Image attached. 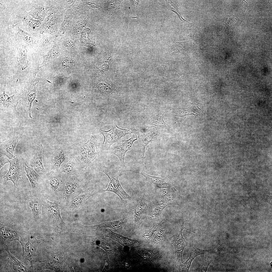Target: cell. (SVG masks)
Returning a JSON list of instances; mask_svg holds the SVG:
<instances>
[{
  "label": "cell",
  "mask_w": 272,
  "mask_h": 272,
  "mask_svg": "<svg viewBox=\"0 0 272 272\" xmlns=\"http://www.w3.org/2000/svg\"><path fill=\"white\" fill-rule=\"evenodd\" d=\"M134 253L141 263L147 267L168 271L169 267L168 247L158 248L148 246L137 247Z\"/></svg>",
  "instance_id": "1"
},
{
  "label": "cell",
  "mask_w": 272,
  "mask_h": 272,
  "mask_svg": "<svg viewBox=\"0 0 272 272\" xmlns=\"http://www.w3.org/2000/svg\"><path fill=\"white\" fill-rule=\"evenodd\" d=\"M138 130L134 127L122 129L118 127L116 124L108 131L99 130L100 132L104 136V139L102 144L101 149L107 150L114 143L118 142L124 137L132 133H136Z\"/></svg>",
  "instance_id": "2"
},
{
  "label": "cell",
  "mask_w": 272,
  "mask_h": 272,
  "mask_svg": "<svg viewBox=\"0 0 272 272\" xmlns=\"http://www.w3.org/2000/svg\"><path fill=\"white\" fill-rule=\"evenodd\" d=\"M10 166L6 174L3 176V187H5L7 182L12 181L15 187L19 180L22 177L25 170V163L24 160L19 156L15 157L9 161Z\"/></svg>",
  "instance_id": "3"
},
{
  "label": "cell",
  "mask_w": 272,
  "mask_h": 272,
  "mask_svg": "<svg viewBox=\"0 0 272 272\" xmlns=\"http://www.w3.org/2000/svg\"><path fill=\"white\" fill-rule=\"evenodd\" d=\"M103 172L109 178L110 182L107 188L101 190V192L108 191L114 193L119 197L122 203L124 202L125 200L131 198V196L124 190L119 182V172L107 168L104 169Z\"/></svg>",
  "instance_id": "4"
},
{
  "label": "cell",
  "mask_w": 272,
  "mask_h": 272,
  "mask_svg": "<svg viewBox=\"0 0 272 272\" xmlns=\"http://www.w3.org/2000/svg\"><path fill=\"white\" fill-rule=\"evenodd\" d=\"M188 221L186 220L182 222L178 235L175 237L172 242V244L174 246L175 250V264L176 271H181L184 265L182 258L183 252L184 248L188 244L187 242L183 236V230L184 229H186L195 233L185 227L184 225L185 222Z\"/></svg>",
  "instance_id": "5"
},
{
  "label": "cell",
  "mask_w": 272,
  "mask_h": 272,
  "mask_svg": "<svg viewBox=\"0 0 272 272\" xmlns=\"http://www.w3.org/2000/svg\"><path fill=\"white\" fill-rule=\"evenodd\" d=\"M168 222L161 221L159 226L154 234L150 243V246L158 248L168 247L173 239L170 237Z\"/></svg>",
  "instance_id": "6"
},
{
  "label": "cell",
  "mask_w": 272,
  "mask_h": 272,
  "mask_svg": "<svg viewBox=\"0 0 272 272\" xmlns=\"http://www.w3.org/2000/svg\"><path fill=\"white\" fill-rule=\"evenodd\" d=\"M37 71H35L30 75L29 78L25 85L24 90L21 95V98L25 106L29 112V116L31 119H33L30 115V109L32 102L37 94L36 89L35 86L39 82L38 78L36 77Z\"/></svg>",
  "instance_id": "7"
},
{
  "label": "cell",
  "mask_w": 272,
  "mask_h": 272,
  "mask_svg": "<svg viewBox=\"0 0 272 272\" xmlns=\"http://www.w3.org/2000/svg\"><path fill=\"white\" fill-rule=\"evenodd\" d=\"M137 139L136 134H133L132 137L128 140H121L118 142L116 146L110 148L107 150L109 154L114 155L119 158L121 166L125 167L124 158L126 152L131 150L133 142Z\"/></svg>",
  "instance_id": "8"
},
{
  "label": "cell",
  "mask_w": 272,
  "mask_h": 272,
  "mask_svg": "<svg viewBox=\"0 0 272 272\" xmlns=\"http://www.w3.org/2000/svg\"><path fill=\"white\" fill-rule=\"evenodd\" d=\"M19 241L22 247L23 257L28 260L32 266L37 248L40 242L32 236L21 237Z\"/></svg>",
  "instance_id": "9"
},
{
  "label": "cell",
  "mask_w": 272,
  "mask_h": 272,
  "mask_svg": "<svg viewBox=\"0 0 272 272\" xmlns=\"http://www.w3.org/2000/svg\"><path fill=\"white\" fill-rule=\"evenodd\" d=\"M106 234L107 237L112 239L123 246L137 248L149 246L139 241L125 237L110 229L106 230Z\"/></svg>",
  "instance_id": "10"
},
{
  "label": "cell",
  "mask_w": 272,
  "mask_h": 272,
  "mask_svg": "<svg viewBox=\"0 0 272 272\" xmlns=\"http://www.w3.org/2000/svg\"><path fill=\"white\" fill-rule=\"evenodd\" d=\"M147 202L143 197L138 198L134 205L133 209L134 210V225L132 231H134L139 227L143 216L147 208Z\"/></svg>",
  "instance_id": "11"
},
{
  "label": "cell",
  "mask_w": 272,
  "mask_h": 272,
  "mask_svg": "<svg viewBox=\"0 0 272 272\" xmlns=\"http://www.w3.org/2000/svg\"><path fill=\"white\" fill-rule=\"evenodd\" d=\"M21 137L19 136H14L0 144V153L7 156L10 160L15 157L14 153L16 146Z\"/></svg>",
  "instance_id": "12"
},
{
  "label": "cell",
  "mask_w": 272,
  "mask_h": 272,
  "mask_svg": "<svg viewBox=\"0 0 272 272\" xmlns=\"http://www.w3.org/2000/svg\"><path fill=\"white\" fill-rule=\"evenodd\" d=\"M161 198L163 203L170 204H177L180 197V193L174 188L169 187L160 188Z\"/></svg>",
  "instance_id": "13"
},
{
  "label": "cell",
  "mask_w": 272,
  "mask_h": 272,
  "mask_svg": "<svg viewBox=\"0 0 272 272\" xmlns=\"http://www.w3.org/2000/svg\"><path fill=\"white\" fill-rule=\"evenodd\" d=\"M43 146L41 144L37 151L30 162V166L33 168L40 176L45 174L46 170L43 166L42 155Z\"/></svg>",
  "instance_id": "14"
},
{
  "label": "cell",
  "mask_w": 272,
  "mask_h": 272,
  "mask_svg": "<svg viewBox=\"0 0 272 272\" xmlns=\"http://www.w3.org/2000/svg\"><path fill=\"white\" fill-rule=\"evenodd\" d=\"M190 245L191 248L190 255L184 264L182 272L189 271L193 260L197 256L200 255L214 252L213 248L208 250H202L197 248L192 243Z\"/></svg>",
  "instance_id": "15"
},
{
  "label": "cell",
  "mask_w": 272,
  "mask_h": 272,
  "mask_svg": "<svg viewBox=\"0 0 272 272\" xmlns=\"http://www.w3.org/2000/svg\"><path fill=\"white\" fill-rule=\"evenodd\" d=\"M21 19L24 26L30 32L34 33L40 31L42 25V21L33 19L26 12L22 14Z\"/></svg>",
  "instance_id": "16"
},
{
  "label": "cell",
  "mask_w": 272,
  "mask_h": 272,
  "mask_svg": "<svg viewBox=\"0 0 272 272\" xmlns=\"http://www.w3.org/2000/svg\"><path fill=\"white\" fill-rule=\"evenodd\" d=\"M161 221L152 222L147 225L142 231L141 237L143 242L148 245L158 229ZM150 246V245H149Z\"/></svg>",
  "instance_id": "17"
},
{
  "label": "cell",
  "mask_w": 272,
  "mask_h": 272,
  "mask_svg": "<svg viewBox=\"0 0 272 272\" xmlns=\"http://www.w3.org/2000/svg\"><path fill=\"white\" fill-rule=\"evenodd\" d=\"M16 85L13 96H9L6 94L5 93L4 88V93L1 94L0 96V103L2 104L3 106L5 107L12 106L13 108L14 112L16 111V107L18 103L19 100L21 98V95L16 91Z\"/></svg>",
  "instance_id": "18"
},
{
  "label": "cell",
  "mask_w": 272,
  "mask_h": 272,
  "mask_svg": "<svg viewBox=\"0 0 272 272\" xmlns=\"http://www.w3.org/2000/svg\"><path fill=\"white\" fill-rule=\"evenodd\" d=\"M0 232L1 238L5 244H9L15 240L19 241V237L13 229L0 223Z\"/></svg>",
  "instance_id": "19"
},
{
  "label": "cell",
  "mask_w": 272,
  "mask_h": 272,
  "mask_svg": "<svg viewBox=\"0 0 272 272\" xmlns=\"http://www.w3.org/2000/svg\"><path fill=\"white\" fill-rule=\"evenodd\" d=\"M66 158L65 151L64 148L61 147L55 151L52 154L51 157L53 168L57 171H58Z\"/></svg>",
  "instance_id": "20"
},
{
  "label": "cell",
  "mask_w": 272,
  "mask_h": 272,
  "mask_svg": "<svg viewBox=\"0 0 272 272\" xmlns=\"http://www.w3.org/2000/svg\"><path fill=\"white\" fill-rule=\"evenodd\" d=\"M97 143L96 140L91 135L90 140L87 143H83L86 149L88 158L91 162L96 158L97 156L98 152Z\"/></svg>",
  "instance_id": "21"
},
{
  "label": "cell",
  "mask_w": 272,
  "mask_h": 272,
  "mask_svg": "<svg viewBox=\"0 0 272 272\" xmlns=\"http://www.w3.org/2000/svg\"><path fill=\"white\" fill-rule=\"evenodd\" d=\"M46 205L47 212L49 215L61 224H64L60 215V206L55 202L48 200L46 201Z\"/></svg>",
  "instance_id": "22"
},
{
  "label": "cell",
  "mask_w": 272,
  "mask_h": 272,
  "mask_svg": "<svg viewBox=\"0 0 272 272\" xmlns=\"http://www.w3.org/2000/svg\"><path fill=\"white\" fill-rule=\"evenodd\" d=\"M127 171L133 172L143 175L146 178L147 181L157 185V186L159 188H166L169 187H170L169 184L166 182L162 178L148 175L145 173L142 170L139 171H133L130 170Z\"/></svg>",
  "instance_id": "23"
},
{
  "label": "cell",
  "mask_w": 272,
  "mask_h": 272,
  "mask_svg": "<svg viewBox=\"0 0 272 272\" xmlns=\"http://www.w3.org/2000/svg\"><path fill=\"white\" fill-rule=\"evenodd\" d=\"M125 219L122 218L115 221L102 223L93 225L84 226L87 228L98 229L104 228L118 229L121 227L125 224Z\"/></svg>",
  "instance_id": "24"
},
{
  "label": "cell",
  "mask_w": 272,
  "mask_h": 272,
  "mask_svg": "<svg viewBox=\"0 0 272 272\" xmlns=\"http://www.w3.org/2000/svg\"><path fill=\"white\" fill-rule=\"evenodd\" d=\"M28 205L34 218L39 219L41 214V208L43 206L41 200L37 197H32L29 199Z\"/></svg>",
  "instance_id": "25"
},
{
  "label": "cell",
  "mask_w": 272,
  "mask_h": 272,
  "mask_svg": "<svg viewBox=\"0 0 272 272\" xmlns=\"http://www.w3.org/2000/svg\"><path fill=\"white\" fill-rule=\"evenodd\" d=\"M25 170L26 175L30 183L33 190L36 189L38 181L39 179L40 175L31 166L25 164Z\"/></svg>",
  "instance_id": "26"
},
{
  "label": "cell",
  "mask_w": 272,
  "mask_h": 272,
  "mask_svg": "<svg viewBox=\"0 0 272 272\" xmlns=\"http://www.w3.org/2000/svg\"><path fill=\"white\" fill-rule=\"evenodd\" d=\"M17 50V61L21 69L23 70L28 66V61L26 57L27 51L23 45L18 47Z\"/></svg>",
  "instance_id": "27"
},
{
  "label": "cell",
  "mask_w": 272,
  "mask_h": 272,
  "mask_svg": "<svg viewBox=\"0 0 272 272\" xmlns=\"http://www.w3.org/2000/svg\"><path fill=\"white\" fill-rule=\"evenodd\" d=\"M78 156L82 168L86 169L91 162L89 160L86 149L83 144L78 146Z\"/></svg>",
  "instance_id": "28"
},
{
  "label": "cell",
  "mask_w": 272,
  "mask_h": 272,
  "mask_svg": "<svg viewBox=\"0 0 272 272\" xmlns=\"http://www.w3.org/2000/svg\"><path fill=\"white\" fill-rule=\"evenodd\" d=\"M45 9L44 7L38 5L34 7L30 12H27V13L33 19L42 21L46 12Z\"/></svg>",
  "instance_id": "29"
},
{
  "label": "cell",
  "mask_w": 272,
  "mask_h": 272,
  "mask_svg": "<svg viewBox=\"0 0 272 272\" xmlns=\"http://www.w3.org/2000/svg\"><path fill=\"white\" fill-rule=\"evenodd\" d=\"M138 138L139 142L143 147V153L142 157L144 156L145 150L146 146L151 142L155 139V136L157 135V134L153 132L146 134H142L138 131Z\"/></svg>",
  "instance_id": "30"
},
{
  "label": "cell",
  "mask_w": 272,
  "mask_h": 272,
  "mask_svg": "<svg viewBox=\"0 0 272 272\" xmlns=\"http://www.w3.org/2000/svg\"><path fill=\"white\" fill-rule=\"evenodd\" d=\"M77 164L75 159L72 157L61 167L60 169L65 173L71 174H73L77 167Z\"/></svg>",
  "instance_id": "31"
},
{
  "label": "cell",
  "mask_w": 272,
  "mask_h": 272,
  "mask_svg": "<svg viewBox=\"0 0 272 272\" xmlns=\"http://www.w3.org/2000/svg\"><path fill=\"white\" fill-rule=\"evenodd\" d=\"M6 251L8 252L9 257L12 263L14 269L16 271H26V268L9 252L8 248H6Z\"/></svg>",
  "instance_id": "32"
},
{
  "label": "cell",
  "mask_w": 272,
  "mask_h": 272,
  "mask_svg": "<svg viewBox=\"0 0 272 272\" xmlns=\"http://www.w3.org/2000/svg\"><path fill=\"white\" fill-rule=\"evenodd\" d=\"M89 243L92 245L100 247L107 252H111L113 250L112 247L110 244L100 239H93Z\"/></svg>",
  "instance_id": "33"
},
{
  "label": "cell",
  "mask_w": 272,
  "mask_h": 272,
  "mask_svg": "<svg viewBox=\"0 0 272 272\" xmlns=\"http://www.w3.org/2000/svg\"><path fill=\"white\" fill-rule=\"evenodd\" d=\"M168 205L166 203H163L155 207L149 216L150 220H154L156 219L160 215L163 209Z\"/></svg>",
  "instance_id": "34"
},
{
  "label": "cell",
  "mask_w": 272,
  "mask_h": 272,
  "mask_svg": "<svg viewBox=\"0 0 272 272\" xmlns=\"http://www.w3.org/2000/svg\"><path fill=\"white\" fill-rule=\"evenodd\" d=\"M18 32L20 37L24 42L27 44L32 46L34 44L31 34L18 27Z\"/></svg>",
  "instance_id": "35"
},
{
  "label": "cell",
  "mask_w": 272,
  "mask_h": 272,
  "mask_svg": "<svg viewBox=\"0 0 272 272\" xmlns=\"http://www.w3.org/2000/svg\"><path fill=\"white\" fill-rule=\"evenodd\" d=\"M204 254L202 258L200 267L198 270L199 272H206L209 266L213 261L210 253Z\"/></svg>",
  "instance_id": "36"
},
{
  "label": "cell",
  "mask_w": 272,
  "mask_h": 272,
  "mask_svg": "<svg viewBox=\"0 0 272 272\" xmlns=\"http://www.w3.org/2000/svg\"><path fill=\"white\" fill-rule=\"evenodd\" d=\"M164 113L163 112L156 116L152 120L151 125L163 127L167 128L169 126L165 123L163 119Z\"/></svg>",
  "instance_id": "37"
},
{
  "label": "cell",
  "mask_w": 272,
  "mask_h": 272,
  "mask_svg": "<svg viewBox=\"0 0 272 272\" xmlns=\"http://www.w3.org/2000/svg\"><path fill=\"white\" fill-rule=\"evenodd\" d=\"M186 42H176L174 46L171 48L169 55L174 53L180 52L184 53L186 51L185 48V43Z\"/></svg>",
  "instance_id": "38"
},
{
  "label": "cell",
  "mask_w": 272,
  "mask_h": 272,
  "mask_svg": "<svg viewBox=\"0 0 272 272\" xmlns=\"http://www.w3.org/2000/svg\"><path fill=\"white\" fill-rule=\"evenodd\" d=\"M173 115L175 116H178L180 117H183L190 114H193L197 116L196 114H197L194 111L191 110H189L186 108L175 109L173 110Z\"/></svg>",
  "instance_id": "39"
},
{
  "label": "cell",
  "mask_w": 272,
  "mask_h": 272,
  "mask_svg": "<svg viewBox=\"0 0 272 272\" xmlns=\"http://www.w3.org/2000/svg\"><path fill=\"white\" fill-rule=\"evenodd\" d=\"M49 36L44 35L42 39L38 41V44L40 48L42 50L46 49L52 42V39Z\"/></svg>",
  "instance_id": "40"
},
{
  "label": "cell",
  "mask_w": 272,
  "mask_h": 272,
  "mask_svg": "<svg viewBox=\"0 0 272 272\" xmlns=\"http://www.w3.org/2000/svg\"><path fill=\"white\" fill-rule=\"evenodd\" d=\"M166 3L169 8L171 10L175 13L178 16L180 20V23L182 21V19L185 21L187 22V21L184 19L182 16V15L180 12L179 10V8L178 6L173 1L166 0L165 1Z\"/></svg>",
  "instance_id": "41"
},
{
  "label": "cell",
  "mask_w": 272,
  "mask_h": 272,
  "mask_svg": "<svg viewBox=\"0 0 272 272\" xmlns=\"http://www.w3.org/2000/svg\"><path fill=\"white\" fill-rule=\"evenodd\" d=\"M48 184L49 188L53 192L56 191L59 188V182L55 176L51 177L49 179Z\"/></svg>",
  "instance_id": "42"
},
{
  "label": "cell",
  "mask_w": 272,
  "mask_h": 272,
  "mask_svg": "<svg viewBox=\"0 0 272 272\" xmlns=\"http://www.w3.org/2000/svg\"><path fill=\"white\" fill-rule=\"evenodd\" d=\"M77 187V184L72 181H70L66 183L64 194L67 196H70L74 192Z\"/></svg>",
  "instance_id": "43"
},
{
  "label": "cell",
  "mask_w": 272,
  "mask_h": 272,
  "mask_svg": "<svg viewBox=\"0 0 272 272\" xmlns=\"http://www.w3.org/2000/svg\"><path fill=\"white\" fill-rule=\"evenodd\" d=\"M0 169L6 164L9 163L10 159L6 156L0 153Z\"/></svg>",
  "instance_id": "44"
},
{
  "label": "cell",
  "mask_w": 272,
  "mask_h": 272,
  "mask_svg": "<svg viewBox=\"0 0 272 272\" xmlns=\"http://www.w3.org/2000/svg\"><path fill=\"white\" fill-rule=\"evenodd\" d=\"M83 200V197L81 196L77 197L73 201L72 205L73 208L77 207L80 205Z\"/></svg>",
  "instance_id": "45"
},
{
  "label": "cell",
  "mask_w": 272,
  "mask_h": 272,
  "mask_svg": "<svg viewBox=\"0 0 272 272\" xmlns=\"http://www.w3.org/2000/svg\"><path fill=\"white\" fill-rule=\"evenodd\" d=\"M264 198L266 201L269 204H271L272 197L271 196L265 195Z\"/></svg>",
  "instance_id": "46"
},
{
  "label": "cell",
  "mask_w": 272,
  "mask_h": 272,
  "mask_svg": "<svg viewBox=\"0 0 272 272\" xmlns=\"http://www.w3.org/2000/svg\"><path fill=\"white\" fill-rule=\"evenodd\" d=\"M0 11H2L4 10L5 9V7L4 5H3V4H1V3H0Z\"/></svg>",
  "instance_id": "47"
}]
</instances>
